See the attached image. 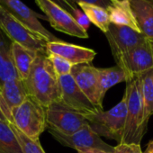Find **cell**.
<instances>
[{
  "mask_svg": "<svg viewBox=\"0 0 153 153\" xmlns=\"http://www.w3.org/2000/svg\"><path fill=\"white\" fill-rule=\"evenodd\" d=\"M24 82L27 94L45 107L60 99L59 76L47 53H37L27 79Z\"/></svg>",
  "mask_w": 153,
  "mask_h": 153,
  "instance_id": "cell-1",
  "label": "cell"
},
{
  "mask_svg": "<svg viewBox=\"0 0 153 153\" xmlns=\"http://www.w3.org/2000/svg\"><path fill=\"white\" fill-rule=\"evenodd\" d=\"M124 97L126 98L127 112L125 127L121 143L140 144V141L146 133L149 123L145 115L140 76H136L126 82Z\"/></svg>",
  "mask_w": 153,
  "mask_h": 153,
  "instance_id": "cell-2",
  "label": "cell"
},
{
  "mask_svg": "<svg viewBox=\"0 0 153 153\" xmlns=\"http://www.w3.org/2000/svg\"><path fill=\"white\" fill-rule=\"evenodd\" d=\"M19 131L33 140L47 128L46 107L30 95L12 111V122Z\"/></svg>",
  "mask_w": 153,
  "mask_h": 153,
  "instance_id": "cell-3",
  "label": "cell"
},
{
  "mask_svg": "<svg viewBox=\"0 0 153 153\" xmlns=\"http://www.w3.org/2000/svg\"><path fill=\"white\" fill-rule=\"evenodd\" d=\"M126 98L122 100L108 111L97 110L86 116L88 124L100 137L114 140L121 143L126 121Z\"/></svg>",
  "mask_w": 153,
  "mask_h": 153,
  "instance_id": "cell-4",
  "label": "cell"
},
{
  "mask_svg": "<svg viewBox=\"0 0 153 153\" xmlns=\"http://www.w3.org/2000/svg\"><path fill=\"white\" fill-rule=\"evenodd\" d=\"M0 28L12 42L18 43L36 53H47V42L40 35L31 32L13 16L0 7Z\"/></svg>",
  "mask_w": 153,
  "mask_h": 153,
  "instance_id": "cell-5",
  "label": "cell"
},
{
  "mask_svg": "<svg viewBox=\"0 0 153 153\" xmlns=\"http://www.w3.org/2000/svg\"><path fill=\"white\" fill-rule=\"evenodd\" d=\"M46 123L49 130L70 135L88 124V121L84 114L54 102L46 107Z\"/></svg>",
  "mask_w": 153,
  "mask_h": 153,
  "instance_id": "cell-6",
  "label": "cell"
},
{
  "mask_svg": "<svg viewBox=\"0 0 153 153\" xmlns=\"http://www.w3.org/2000/svg\"><path fill=\"white\" fill-rule=\"evenodd\" d=\"M35 3L55 30L74 37L88 38V33L76 23L74 17L54 2L51 0H35Z\"/></svg>",
  "mask_w": 153,
  "mask_h": 153,
  "instance_id": "cell-7",
  "label": "cell"
},
{
  "mask_svg": "<svg viewBox=\"0 0 153 153\" xmlns=\"http://www.w3.org/2000/svg\"><path fill=\"white\" fill-rule=\"evenodd\" d=\"M115 63L134 48L147 41L144 35L130 27L110 24L105 33Z\"/></svg>",
  "mask_w": 153,
  "mask_h": 153,
  "instance_id": "cell-8",
  "label": "cell"
},
{
  "mask_svg": "<svg viewBox=\"0 0 153 153\" xmlns=\"http://www.w3.org/2000/svg\"><path fill=\"white\" fill-rule=\"evenodd\" d=\"M0 7L7 11L31 32L42 37L47 42L61 41L41 24L39 16L21 0H0Z\"/></svg>",
  "mask_w": 153,
  "mask_h": 153,
  "instance_id": "cell-9",
  "label": "cell"
},
{
  "mask_svg": "<svg viewBox=\"0 0 153 153\" xmlns=\"http://www.w3.org/2000/svg\"><path fill=\"white\" fill-rule=\"evenodd\" d=\"M116 66L124 71L126 82L153 69V54L149 41L147 40L124 55L116 62Z\"/></svg>",
  "mask_w": 153,
  "mask_h": 153,
  "instance_id": "cell-10",
  "label": "cell"
},
{
  "mask_svg": "<svg viewBox=\"0 0 153 153\" xmlns=\"http://www.w3.org/2000/svg\"><path fill=\"white\" fill-rule=\"evenodd\" d=\"M49 131L61 145L75 149L78 151L87 149H98L108 152H114V147L105 142L88 124L84 125L79 131L70 135L61 134L52 130H49Z\"/></svg>",
  "mask_w": 153,
  "mask_h": 153,
  "instance_id": "cell-11",
  "label": "cell"
},
{
  "mask_svg": "<svg viewBox=\"0 0 153 153\" xmlns=\"http://www.w3.org/2000/svg\"><path fill=\"white\" fill-rule=\"evenodd\" d=\"M59 83L60 87V99L59 102L62 105L85 116L100 110L88 100L80 88L76 86L70 74L59 76Z\"/></svg>",
  "mask_w": 153,
  "mask_h": 153,
  "instance_id": "cell-12",
  "label": "cell"
},
{
  "mask_svg": "<svg viewBox=\"0 0 153 153\" xmlns=\"http://www.w3.org/2000/svg\"><path fill=\"white\" fill-rule=\"evenodd\" d=\"M70 75L76 86L97 108L103 110V102L99 97L98 88V68L90 64H79L72 66Z\"/></svg>",
  "mask_w": 153,
  "mask_h": 153,
  "instance_id": "cell-13",
  "label": "cell"
},
{
  "mask_svg": "<svg viewBox=\"0 0 153 153\" xmlns=\"http://www.w3.org/2000/svg\"><path fill=\"white\" fill-rule=\"evenodd\" d=\"M25 82L20 79L5 81L0 86V111L7 123L12 122V111L27 97Z\"/></svg>",
  "mask_w": 153,
  "mask_h": 153,
  "instance_id": "cell-14",
  "label": "cell"
},
{
  "mask_svg": "<svg viewBox=\"0 0 153 153\" xmlns=\"http://www.w3.org/2000/svg\"><path fill=\"white\" fill-rule=\"evenodd\" d=\"M46 51L47 54L52 53L66 59L73 66L79 64H90L97 55V52L92 49L64 42L62 41L47 42Z\"/></svg>",
  "mask_w": 153,
  "mask_h": 153,
  "instance_id": "cell-15",
  "label": "cell"
},
{
  "mask_svg": "<svg viewBox=\"0 0 153 153\" xmlns=\"http://www.w3.org/2000/svg\"><path fill=\"white\" fill-rule=\"evenodd\" d=\"M130 4L140 33L147 40H153V2L130 0Z\"/></svg>",
  "mask_w": 153,
  "mask_h": 153,
  "instance_id": "cell-16",
  "label": "cell"
},
{
  "mask_svg": "<svg viewBox=\"0 0 153 153\" xmlns=\"http://www.w3.org/2000/svg\"><path fill=\"white\" fill-rule=\"evenodd\" d=\"M106 10L111 24L127 26L140 33L130 4V0H113L112 5Z\"/></svg>",
  "mask_w": 153,
  "mask_h": 153,
  "instance_id": "cell-17",
  "label": "cell"
},
{
  "mask_svg": "<svg viewBox=\"0 0 153 153\" xmlns=\"http://www.w3.org/2000/svg\"><path fill=\"white\" fill-rule=\"evenodd\" d=\"M12 42L0 28V86L5 81L19 79L12 58Z\"/></svg>",
  "mask_w": 153,
  "mask_h": 153,
  "instance_id": "cell-18",
  "label": "cell"
},
{
  "mask_svg": "<svg viewBox=\"0 0 153 153\" xmlns=\"http://www.w3.org/2000/svg\"><path fill=\"white\" fill-rule=\"evenodd\" d=\"M11 50L13 63L17 76L20 79L25 81L29 75L37 53L16 42H12Z\"/></svg>",
  "mask_w": 153,
  "mask_h": 153,
  "instance_id": "cell-19",
  "label": "cell"
},
{
  "mask_svg": "<svg viewBox=\"0 0 153 153\" xmlns=\"http://www.w3.org/2000/svg\"><path fill=\"white\" fill-rule=\"evenodd\" d=\"M127 78L124 71L118 66L106 68H98V88L99 97L103 102L106 92L114 86L126 82Z\"/></svg>",
  "mask_w": 153,
  "mask_h": 153,
  "instance_id": "cell-20",
  "label": "cell"
},
{
  "mask_svg": "<svg viewBox=\"0 0 153 153\" xmlns=\"http://www.w3.org/2000/svg\"><path fill=\"white\" fill-rule=\"evenodd\" d=\"M78 7L85 13L90 23L94 24L104 33L107 32L111 23L106 9L96 5H90L86 3H79Z\"/></svg>",
  "mask_w": 153,
  "mask_h": 153,
  "instance_id": "cell-21",
  "label": "cell"
},
{
  "mask_svg": "<svg viewBox=\"0 0 153 153\" xmlns=\"http://www.w3.org/2000/svg\"><path fill=\"white\" fill-rule=\"evenodd\" d=\"M0 153H23L9 123L2 120H0Z\"/></svg>",
  "mask_w": 153,
  "mask_h": 153,
  "instance_id": "cell-22",
  "label": "cell"
},
{
  "mask_svg": "<svg viewBox=\"0 0 153 153\" xmlns=\"http://www.w3.org/2000/svg\"><path fill=\"white\" fill-rule=\"evenodd\" d=\"M142 98L145 107V115L149 121L153 115V69L140 76Z\"/></svg>",
  "mask_w": 153,
  "mask_h": 153,
  "instance_id": "cell-23",
  "label": "cell"
},
{
  "mask_svg": "<svg viewBox=\"0 0 153 153\" xmlns=\"http://www.w3.org/2000/svg\"><path fill=\"white\" fill-rule=\"evenodd\" d=\"M18 142L21 147L23 153H45L43 149L41 146V143L38 140H33L25 135L21 131H19L14 124L9 123Z\"/></svg>",
  "mask_w": 153,
  "mask_h": 153,
  "instance_id": "cell-24",
  "label": "cell"
},
{
  "mask_svg": "<svg viewBox=\"0 0 153 153\" xmlns=\"http://www.w3.org/2000/svg\"><path fill=\"white\" fill-rule=\"evenodd\" d=\"M48 57L58 76L70 74L73 65L69 61H68L66 59L59 55L52 54V53H48Z\"/></svg>",
  "mask_w": 153,
  "mask_h": 153,
  "instance_id": "cell-25",
  "label": "cell"
},
{
  "mask_svg": "<svg viewBox=\"0 0 153 153\" xmlns=\"http://www.w3.org/2000/svg\"><path fill=\"white\" fill-rule=\"evenodd\" d=\"M71 16L74 17L76 23L78 24L84 31H86L88 33V30L89 29L91 23L88 20V16L85 15V13L79 7H78V8H76V9L73 10Z\"/></svg>",
  "mask_w": 153,
  "mask_h": 153,
  "instance_id": "cell-26",
  "label": "cell"
},
{
  "mask_svg": "<svg viewBox=\"0 0 153 153\" xmlns=\"http://www.w3.org/2000/svg\"><path fill=\"white\" fill-rule=\"evenodd\" d=\"M114 153H143L140 144L118 143L114 147Z\"/></svg>",
  "mask_w": 153,
  "mask_h": 153,
  "instance_id": "cell-27",
  "label": "cell"
},
{
  "mask_svg": "<svg viewBox=\"0 0 153 153\" xmlns=\"http://www.w3.org/2000/svg\"><path fill=\"white\" fill-rule=\"evenodd\" d=\"M67 1L73 8H78V5L79 3H86L90 5H96L105 9H107L112 5L113 0H67Z\"/></svg>",
  "mask_w": 153,
  "mask_h": 153,
  "instance_id": "cell-28",
  "label": "cell"
},
{
  "mask_svg": "<svg viewBox=\"0 0 153 153\" xmlns=\"http://www.w3.org/2000/svg\"><path fill=\"white\" fill-rule=\"evenodd\" d=\"M51 1H52V2H54L55 4H57L59 7H60L61 8H63V9L66 10L67 12H68L70 15L72 14L73 10L76 9V8H73V7L69 5V3L67 1V0H51Z\"/></svg>",
  "mask_w": 153,
  "mask_h": 153,
  "instance_id": "cell-29",
  "label": "cell"
},
{
  "mask_svg": "<svg viewBox=\"0 0 153 153\" xmlns=\"http://www.w3.org/2000/svg\"><path fill=\"white\" fill-rule=\"evenodd\" d=\"M79 153H114V152H108L103 149H81L78 151Z\"/></svg>",
  "mask_w": 153,
  "mask_h": 153,
  "instance_id": "cell-30",
  "label": "cell"
},
{
  "mask_svg": "<svg viewBox=\"0 0 153 153\" xmlns=\"http://www.w3.org/2000/svg\"><path fill=\"white\" fill-rule=\"evenodd\" d=\"M143 153H153V140L149 142V144L146 148V150Z\"/></svg>",
  "mask_w": 153,
  "mask_h": 153,
  "instance_id": "cell-31",
  "label": "cell"
},
{
  "mask_svg": "<svg viewBox=\"0 0 153 153\" xmlns=\"http://www.w3.org/2000/svg\"><path fill=\"white\" fill-rule=\"evenodd\" d=\"M148 41H149V43L150 45V49H151V51L153 54V40H148Z\"/></svg>",
  "mask_w": 153,
  "mask_h": 153,
  "instance_id": "cell-32",
  "label": "cell"
},
{
  "mask_svg": "<svg viewBox=\"0 0 153 153\" xmlns=\"http://www.w3.org/2000/svg\"><path fill=\"white\" fill-rule=\"evenodd\" d=\"M0 120H2V121H5V122H7V120H6V118L4 117L3 114L1 113V111H0Z\"/></svg>",
  "mask_w": 153,
  "mask_h": 153,
  "instance_id": "cell-33",
  "label": "cell"
},
{
  "mask_svg": "<svg viewBox=\"0 0 153 153\" xmlns=\"http://www.w3.org/2000/svg\"><path fill=\"white\" fill-rule=\"evenodd\" d=\"M149 1H150V2H153V0H149Z\"/></svg>",
  "mask_w": 153,
  "mask_h": 153,
  "instance_id": "cell-34",
  "label": "cell"
}]
</instances>
